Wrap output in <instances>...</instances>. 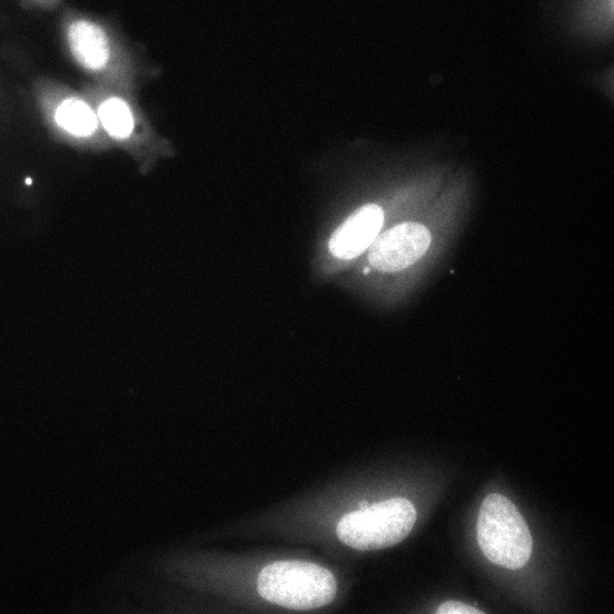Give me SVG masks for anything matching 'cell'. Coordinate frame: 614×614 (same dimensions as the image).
Here are the masks:
<instances>
[{
	"label": "cell",
	"mask_w": 614,
	"mask_h": 614,
	"mask_svg": "<svg viewBox=\"0 0 614 614\" xmlns=\"http://www.w3.org/2000/svg\"><path fill=\"white\" fill-rule=\"evenodd\" d=\"M257 591L276 605L308 611L329 604L335 598L337 584L334 575L318 564L278 561L260 571Z\"/></svg>",
	"instance_id": "6da1fadb"
},
{
	"label": "cell",
	"mask_w": 614,
	"mask_h": 614,
	"mask_svg": "<svg viewBox=\"0 0 614 614\" xmlns=\"http://www.w3.org/2000/svg\"><path fill=\"white\" fill-rule=\"evenodd\" d=\"M477 541L487 559L509 570L523 567L533 546L525 519L507 497L497 493L487 495L481 505Z\"/></svg>",
	"instance_id": "7a4b0ae2"
},
{
	"label": "cell",
	"mask_w": 614,
	"mask_h": 614,
	"mask_svg": "<svg viewBox=\"0 0 614 614\" xmlns=\"http://www.w3.org/2000/svg\"><path fill=\"white\" fill-rule=\"evenodd\" d=\"M412 502L394 497L346 514L338 523V538L355 549L372 551L402 542L416 521Z\"/></svg>",
	"instance_id": "3957f363"
},
{
	"label": "cell",
	"mask_w": 614,
	"mask_h": 614,
	"mask_svg": "<svg viewBox=\"0 0 614 614\" xmlns=\"http://www.w3.org/2000/svg\"><path fill=\"white\" fill-rule=\"evenodd\" d=\"M430 240L429 230L422 224H399L376 237L370 245L368 261L379 271L403 270L425 255Z\"/></svg>",
	"instance_id": "277c9868"
},
{
	"label": "cell",
	"mask_w": 614,
	"mask_h": 614,
	"mask_svg": "<svg viewBox=\"0 0 614 614\" xmlns=\"http://www.w3.org/2000/svg\"><path fill=\"white\" fill-rule=\"evenodd\" d=\"M384 222V211L376 204H367L354 211L333 234L330 252L340 259L360 255L376 239Z\"/></svg>",
	"instance_id": "5b68a950"
},
{
	"label": "cell",
	"mask_w": 614,
	"mask_h": 614,
	"mask_svg": "<svg viewBox=\"0 0 614 614\" xmlns=\"http://www.w3.org/2000/svg\"><path fill=\"white\" fill-rule=\"evenodd\" d=\"M70 49L78 62L89 70L102 69L110 56L105 31L89 20H76L68 28Z\"/></svg>",
	"instance_id": "8992f818"
},
{
	"label": "cell",
	"mask_w": 614,
	"mask_h": 614,
	"mask_svg": "<svg viewBox=\"0 0 614 614\" xmlns=\"http://www.w3.org/2000/svg\"><path fill=\"white\" fill-rule=\"evenodd\" d=\"M57 125L75 137L91 136L98 126V118L92 109L81 99L68 98L55 111Z\"/></svg>",
	"instance_id": "52a82bcc"
},
{
	"label": "cell",
	"mask_w": 614,
	"mask_h": 614,
	"mask_svg": "<svg viewBox=\"0 0 614 614\" xmlns=\"http://www.w3.org/2000/svg\"><path fill=\"white\" fill-rule=\"evenodd\" d=\"M98 118L115 138L125 139L133 130L135 121L129 106L120 98H109L98 108Z\"/></svg>",
	"instance_id": "ba28073f"
},
{
	"label": "cell",
	"mask_w": 614,
	"mask_h": 614,
	"mask_svg": "<svg viewBox=\"0 0 614 614\" xmlns=\"http://www.w3.org/2000/svg\"><path fill=\"white\" fill-rule=\"evenodd\" d=\"M437 614H483L484 612L458 601H446L436 610Z\"/></svg>",
	"instance_id": "9c48e42d"
},
{
	"label": "cell",
	"mask_w": 614,
	"mask_h": 614,
	"mask_svg": "<svg viewBox=\"0 0 614 614\" xmlns=\"http://www.w3.org/2000/svg\"><path fill=\"white\" fill-rule=\"evenodd\" d=\"M368 505H369L368 502L362 501V502L359 503L358 507H359V508H364V507H367Z\"/></svg>",
	"instance_id": "30bf717a"
}]
</instances>
